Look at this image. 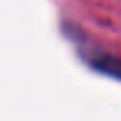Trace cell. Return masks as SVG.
I'll use <instances>...</instances> for the list:
<instances>
[{"instance_id":"6da1fadb","label":"cell","mask_w":121,"mask_h":121,"mask_svg":"<svg viewBox=\"0 0 121 121\" xmlns=\"http://www.w3.org/2000/svg\"><path fill=\"white\" fill-rule=\"evenodd\" d=\"M83 58L95 71H99L106 76L121 81V56L101 50H90L83 52Z\"/></svg>"}]
</instances>
